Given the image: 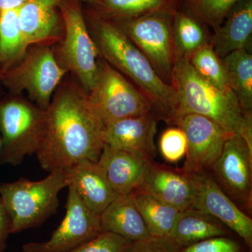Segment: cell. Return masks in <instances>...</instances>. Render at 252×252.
Returning <instances> with one entry per match:
<instances>
[{"label": "cell", "instance_id": "2", "mask_svg": "<svg viewBox=\"0 0 252 252\" xmlns=\"http://www.w3.org/2000/svg\"><path fill=\"white\" fill-rule=\"evenodd\" d=\"M93 32L102 59L138 86L152 102L158 117L167 124L171 122L178 106L173 86L159 77L149 60L112 20H94Z\"/></svg>", "mask_w": 252, "mask_h": 252}, {"label": "cell", "instance_id": "4", "mask_svg": "<svg viewBox=\"0 0 252 252\" xmlns=\"http://www.w3.org/2000/svg\"><path fill=\"white\" fill-rule=\"evenodd\" d=\"M68 186L64 170L50 172L39 181L21 178L1 184L0 198L11 218V233L39 226L56 214L60 192Z\"/></svg>", "mask_w": 252, "mask_h": 252}, {"label": "cell", "instance_id": "16", "mask_svg": "<svg viewBox=\"0 0 252 252\" xmlns=\"http://www.w3.org/2000/svg\"><path fill=\"white\" fill-rule=\"evenodd\" d=\"M151 162L107 144H104L97 160L109 185L118 195H127L138 189Z\"/></svg>", "mask_w": 252, "mask_h": 252}, {"label": "cell", "instance_id": "20", "mask_svg": "<svg viewBox=\"0 0 252 252\" xmlns=\"http://www.w3.org/2000/svg\"><path fill=\"white\" fill-rule=\"evenodd\" d=\"M102 232L135 241L152 236L130 194L118 195L100 214Z\"/></svg>", "mask_w": 252, "mask_h": 252}, {"label": "cell", "instance_id": "21", "mask_svg": "<svg viewBox=\"0 0 252 252\" xmlns=\"http://www.w3.org/2000/svg\"><path fill=\"white\" fill-rule=\"evenodd\" d=\"M237 235L206 212L189 208L182 210L172 228L170 237L182 248L215 237Z\"/></svg>", "mask_w": 252, "mask_h": 252}, {"label": "cell", "instance_id": "31", "mask_svg": "<svg viewBox=\"0 0 252 252\" xmlns=\"http://www.w3.org/2000/svg\"><path fill=\"white\" fill-rule=\"evenodd\" d=\"M130 242L114 233L101 232L90 241L67 252H122Z\"/></svg>", "mask_w": 252, "mask_h": 252}, {"label": "cell", "instance_id": "23", "mask_svg": "<svg viewBox=\"0 0 252 252\" xmlns=\"http://www.w3.org/2000/svg\"><path fill=\"white\" fill-rule=\"evenodd\" d=\"M152 236H170L181 212L140 189L130 193Z\"/></svg>", "mask_w": 252, "mask_h": 252}, {"label": "cell", "instance_id": "12", "mask_svg": "<svg viewBox=\"0 0 252 252\" xmlns=\"http://www.w3.org/2000/svg\"><path fill=\"white\" fill-rule=\"evenodd\" d=\"M170 125L178 126L187 140L186 160L181 170L188 175L209 172L220 157L230 134L212 119L187 114L175 117Z\"/></svg>", "mask_w": 252, "mask_h": 252}, {"label": "cell", "instance_id": "1", "mask_svg": "<svg viewBox=\"0 0 252 252\" xmlns=\"http://www.w3.org/2000/svg\"><path fill=\"white\" fill-rule=\"evenodd\" d=\"M104 124L85 91L65 86L45 110L38 161L43 170H64L84 160L97 162L104 146Z\"/></svg>", "mask_w": 252, "mask_h": 252}, {"label": "cell", "instance_id": "34", "mask_svg": "<svg viewBox=\"0 0 252 252\" xmlns=\"http://www.w3.org/2000/svg\"><path fill=\"white\" fill-rule=\"evenodd\" d=\"M28 0H0V13L7 10L18 9Z\"/></svg>", "mask_w": 252, "mask_h": 252}, {"label": "cell", "instance_id": "15", "mask_svg": "<svg viewBox=\"0 0 252 252\" xmlns=\"http://www.w3.org/2000/svg\"><path fill=\"white\" fill-rule=\"evenodd\" d=\"M139 189L180 211L193 207V180L182 170L152 162Z\"/></svg>", "mask_w": 252, "mask_h": 252}, {"label": "cell", "instance_id": "35", "mask_svg": "<svg viewBox=\"0 0 252 252\" xmlns=\"http://www.w3.org/2000/svg\"><path fill=\"white\" fill-rule=\"evenodd\" d=\"M74 1H84V2H88L90 3V4H95L98 6L99 4H100V0H74Z\"/></svg>", "mask_w": 252, "mask_h": 252}, {"label": "cell", "instance_id": "19", "mask_svg": "<svg viewBox=\"0 0 252 252\" xmlns=\"http://www.w3.org/2000/svg\"><path fill=\"white\" fill-rule=\"evenodd\" d=\"M62 0H28L17 9L27 46L54 37L59 28L58 8Z\"/></svg>", "mask_w": 252, "mask_h": 252}, {"label": "cell", "instance_id": "24", "mask_svg": "<svg viewBox=\"0 0 252 252\" xmlns=\"http://www.w3.org/2000/svg\"><path fill=\"white\" fill-rule=\"evenodd\" d=\"M230 90L244 112L252 114V56L240 49L221 59Z\"/></svg>", "mask_w": 252, "mask_h": 252}, {"label": "cell", "instance_id": "8", "mask_svg": "<svg viewBox=\"0 0 252 252\" xmlns=\"http://www.w3.org/2000/svg\"><path fill=\"white\" fill-rule=\"evenodd\" d=\"M60 10L65 30L61 48L63 67L78 78L88 94L94 88L97 76L99 52L78 1H62Z\"/></svg>", "mask_w": 252, "mask_h": 252}, {"label": "cell", "instance_id": "13", "mask_svg": "<svg viewBox=\"0 0 252 252\" xmlns=\"http://www.w3.org/2000/svg\"><path fill=\"white\" fill-rule=\"evenodd\" d=\"M190 175L195 189L192 208L218 219L252 249V219L227 196L210 172Z\"/></svg>", "mask_w": 252, "mask_h": 252}, {"label": "cell", "instance_id": "6", "mask_svg": "<svg viewBox=\"0 0 252 252\" xmlns=\"http://www.w3.org/2000/svg\"><path fill=\"white\" fill-rule=\"evenodd\" d=\"M87 95L104 126L149 114L153 109L149 97L103 59L97 61L95 81Z\"/></svg>", "mask_w": 252, "mask_h": 252}, {"label": "cell", "instance_id": "26", "mask_svg": "<svg viewBox=\"0 0 252 252\" xmlns=\"http://www.w3.org/2000/svg\"><path fill=\"white\" fill-rule=\"evenodd\" d=\"M177 0H100L99 7L105 18L126 19L160 11L176 9Z\"/></svg>", "mask_w": 252, "mask_h": 252}, {"label": "cell", "instance_id": "27", "mask_svg": "<svg viewBox=\"0 0 252 252\" xmlns=\"http://www.w3.org/2000/svg\"><path fill=\"white\" fill-rule=\"evenodd\" d=\"M189 61L194 70L207 82L220 91L232 92L221 59L214 51L210 43L198 49Z\"/></svg>", "mask_w": 252, "mask_h": 252}, {"label": "cell", "instance_id": "3", "mask_svg": "<svg viewBox=\"0 0 252 252\" xmlns=\"http://www.w3.org/2000/svg\"><path fill=\"white\" fill-rule=\"evenodd\" d=\"M171 85L178 99L172 121L183 114L203 116L229 133L241 136L252 152V114L244 112L233 92L220 91L207 82L194 70L188 60H176Z\"/></svg>", "mask_w": 252, "mask_h": 252}, {"label": "cell", "instance_id": "33", "mask_svg": "<svg viewBox=\"0 0 252 252\" xmlns=\"http://www.w3.org/2000/svg\"><path fill=\"white\" fill-rule=\"evenodd\" d=\"M11 233V220L0 198V252H4Z\"/></svg>", "mask_w": 252, "mask_h": 252}, {"label": "cell", "instance_id": "7", "mask_svg": "<svg viewBox=\"0 0 252 252\" xmlns=\"http://www.w3.org/2000/svg\"><path fill=\"white\" fill-rule=\"evenodd\" d=\"M176 11L164 9L137 18L111 19L149 60L159 77L169 84L176 61L172 41Z\"/></svg>", "mask_w": 252, "mask_h": 252}, {"label": "cell", "instance_id": "22", "mask_svg": "<svg viewBox=\"0 0 252 252\" xmlns=\"http://www.w3.org/2000/svg\"><path fill=\"white\" fill-rule=\"evenodd\" d=\"M172 41L176 60L188 61L198 49L210 43L205 23L192 12L177 11L172 21Z\"/></svg>", "mask_w": 252, "mask_h": 252}, {"label": "cell", "instance_id": "30", "mask_svg": "<svg viewBox=\"0 0 252 252\" xmlns=\"http://www.w3.org/2000/svg\"><path fill=\"white\" fill-rule=\"evenodd\" d=\"M159 148L167 161L178 162L187 153V140L185 132L178 126L167 129L160 137Z\"/></svg>", "mask_w": 252, "mask_h": 252}, {"label": "cell", "instance_id": "25", "mask_svg": "<svg viewBox=\"0 0 252 252\" xmlns=\"http://www.w3.org/2000/svg\"><path fill=\"white\" fill-rule=\"evenodd\" d=\"M27 47L20 26L17 9L0 13V62L10 64L21 59Z\"/></svg>", "mask_w": 252, "mask_h": 252}, {"label": "cell", "instance_id": "11", "mask_svg": "<svg viewBox=\"0 0 252 252\" xmlns=\"http://www.w3.org/2000/svg\"><path fill=\"white\" fill-rule=\"evenodd\" d=\"M209 172L239 208L251 212L252 152L245 139L239 135H230Z\"/></svg>", "mask_w": 252, "mask_h": 252}, {"label": "cell", "instance_id": "28", "mask_svg": "<svg viewBox=\"0 0 252 252\" xmlns=\"http://www.w3.org/2000/svg\"><path fill=\"white\" fill-rule=\"evenodd\" d=\"M240 0H188L191 12L215 31Z\"/></svg>", "mask_w": 252, "mask_h": 252}, {"label": "cell", "instance_id": "17", "mask_svg": "<svg viewBox=\"0 0 252 252\" xmlns=\"http://www.w3.org/2000/svg\"><path fill=\"white\" fill-rule=\"evenodd\" d=\"M64 170L69 186L75 189L84 203L97 213H102L118 195L97 162L81 160Z\"/></svg>", "mask_w": 252, "mask_h": 252}, {"label": "cell", "instance_id": "9", "mask_svg": "<svg viewBox=\"0 0 252 252\" xmlns=\"http://www.w3.org/2000/svg\"><path fill=\"white\" fill-rule=\"evenodd\" d=\"M67 69L56 61L52 50H33L20 64L6 72L5 83L16 91H26L37 107L46 110Z\"/></svg>", "mask_w": 252, "mask_h": 252}, {"label": "cell", "instance_id": "29", "mask_svg": "<svg viewBox=\"0 0 252 252\" xmlns=\"http://www.w3.org/2000/svg\"><path fill=\"white\" fill-rule=\"evenodd\" d=\"M238 235L215 237L182 249V252H252Z\"/></svg>", "mask_w": 252, "mask_h": 252}, {"label": "cell", "instance_id": "32", "mask_svg": "<svg viewBox=\"0 0 252 252\" xmlns=\"http://www.w3.org/2000/svg\"><path fill=\"white\" fill-rule=\"evenodd\" d=\"M182 249L170 236H151L130 241L122 252H182Z\"/></svg>", "mask_w": 252, "mask_h": 252}, {"label": "cell", "instance_id": "18", "mask_svg": "<svg viewBox=\"0 0 252 252\" xmlns=\"http://www.w3.org/2000/svg\"><path fill=\"white\" fill-rule=\"evenodd\" d=\"M252 35V0H240L230 10L210 44L220 59L240 49H248Z\"/></svg>", "mask_w": 252, "mask_h": 252}, {"label": "cell", "instance_id": "5", "mask_svg": "<svg viewBox=\"0 0 252 252\" xmlns=\"http://www.w3.org/2000/svg\"><path fill=\"white\" fill-rule=\"evenodd\" d=\"M45 110L22 99L0 104V165H16L36 154L44 135Z\"/></svg>", "mask_w": 252, "mask_h": 252}, {"label": "cell", "instance_id": "10", "mask_svg": "<svg viewBox=\"0 0 252 252\" xmlns=\"http://www.w3.org/2000/svg\"><path fill=\"white\" fill-rule=\"evenodd\" d=\"M67 188L66 213L61 224L49 240L26 244L23 252H67L102 232L100 214L88 207L72 187Z\"/></svg>", "mask_w": 252, "mask_h": 252}, {"label": "cell", "instance_id": "14", "mask_svg": "<svg viewBox=\"0 0 252 252\" xmlns=\"http://www.w3.org/2000/svg\"><path fill=\"white\" fill-rule=\"evenodd\" d=\"M157 132V117L150 112L104 126V144L152 162L157 154L154 142Z\"/></svg>", "mask_w": 252, "mask_h": 252}, {"label": "cell", "instance_id": "36", "mask_svg": "<svg viewBox=\"0 0 252 252\" xmlns=\"http://www.w3.org/2000/svg\"><path fill=\"white\" fill-rule=\"evenodd\" d=\"M1 138H0V149H1Z\"/></svg>", "mask_w": 252, "mask_h": 252}]
</instances>
